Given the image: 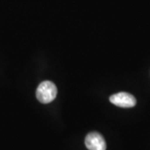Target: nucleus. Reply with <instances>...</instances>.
Segmentation results:
<instances>
[{"label":"nucleus","instance_id":"obj_1","mask_svg":"<svg viewBox=\"0 0 150 150\" xmlns=\"http://www.w3.org/2000/svg\"><path fill=\"white\" fill-rule=\"evenodd\" d=\"M57 93V87L54 83L50 81H44L38 87L36 96L40 103H49L55 99Z\"/></svg>","mask_w":150,"mask_h":150},{"label":"nucleus","instance_id":"obj_2","mask_svg":"<svg viewBox=\"0 0 150 150\" xmlns=\"http://www.w3.org/2000/svg\"><path fill=\"white\" fill-rule=\"evenodd\" d=\"M112 104L121 108H132L136 105V98L132 94L125 92L115 93L109 98Z\"/></svg>","mask_w":150,"mask_h":150},{"label":"nucleus","instance_id":"obj_3","mask_svg":"<svg viewBox=\"0 0 150 150\" xmlns=\"http://www.w3.org/2000/svg\"><path fill=\"white\" fill-rule=\"evenodd\" d=\"M85 145L88 150H106L105 140L97 132L89 133L86 136Z\"/></svg>","mask_w":150,"mask_h":150}]
</instances>
